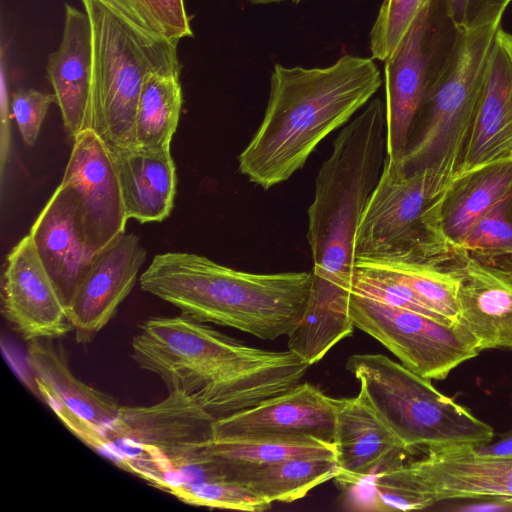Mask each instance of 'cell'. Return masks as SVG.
<instances>
[{
    "label": "cell",
    "mask_w": 512,
    "mask_h": 512,
    "mask_svg": "<svg viewBox=\"0 0 512 512\" xmlns=\"http://www.w3.org/2000/svg\"><path fill=\"white\" fill-rule=\"evenodd\" d=\"M131 348L140 368L169 392L194 393L215 419L288 391L311 366L290 350L251 347L182 314L148 319Z\"/></svg>",
    "instance_id": "1"
},
{
    "label": "cell",
    "mask_w": 512,
    "mask_h": 512,
    "mask_svg": "<svg viewBox=\"0 0 512 512\" xmlns=\"http://www.w3.org/2000/svg\"><path fill=\"white\" fill-rule=\"evenodd\" d=\"M382 84L373 58L344 55L326 68L275 64L263 120L238 156V170L267 190L302 168Z\"/></svg>",
    "instance_id": "2"
},
{
    "label": "cell",
    "mask_w": 512,
    "mask_h": 512,
    "mask_svg": "<svg viewBox=\"0 0 512 512\" xmlns=\"http://www.w3.org/2000/svg\"><path fill=\"white\" fill-rule=\"evenodd\" d=\"M139 281L182 315L274 340L288 336L302 318L313 274L250 273L197 254L166 252L153 258Z\"/></svg>",
    "instance_id": "3"
},
{
    "label": "cell",
    "mask_w": 512,
    "mask_h": 512,
    "mask_svg": "<svg viewBox=\"0 0 512 512\" xmlns=\"http://www.w3.org/2000/svg\"><path fill=\"white\" fill-rule=\"evenodd\" d=\"M386 153V108L380 98L347 124L322 163L308 208L312 287L351 292L354 239Z\"/></svg>",
    "instance_id": "4"
},
{
    "label": "cell",
    "mask_w": 512,
    "mask_h": 512,
    "mask_svg": "<svg viewBox=\"0 0 512 512\" xmlns=\"http://www.w3.org/2000/svg\"><path fill=\"white\" fill-rule=\"evenodd\" d=\"M92 29V126L111 148L135 147L134 120L146 77L179 72L178 42L144 30L101 0H81Z\"/></svg>",
    "instance_id": "5"
},
{
    "label": "cell",
    "mask_w": 512,
    "mask_h": 512,
    "mask_svg": "<svg viewBox=\"0 0 512 512\" xmlns=\"http://www.w3.org/2000/svg\"><path fill=\"white\" fill-rule=\"evenodd\" d=\"M502 18L462 31L446 70L420 107L398 166L427 172L446 188L463 159L487 58Z\"/></svg>",
    "instance_id": "6"
},
{
    "label": "cell",
    "mask_w": 512,
    "mask_h": 512,
    "mask_svg": "<svg viewBox=\"0 0 512 512\" xmlns=\"http://www.w3.org/2000/svg\"><path fill=\"white\" fill-rule=\"evenodd\" d=\"M346 369L407 451L474 445L491 440L493 428L441 394L431 380L383 354H354Z\"/></svg>",
    "instance_id": "7"
},
{
    "label": "cell",
    "mask_w": 512,
    "mask_h": 512,
    "mask_svg": "<svg viewBox=\"0 0 512 512\" xmlns=\"http://www.w3.org/2000/svg\"><path fill=\"white\" fill-rule=\"evenodd\" d=\"M445 189L429 173H405L385 157L357 228L355 262L425 263L455 258L458 251L446 240L440 222Z\"/></svg>",
    "instance_id": "8"
},
{
    "label": "cell",
    "mask_w": 512,
    "mask_h": 512,
    "mask_svg": "<svg viewBox=\"0 0 512 512\" xmlns=\"http://www.w3.org/2000/svg\"><path fill=\"white\" fill-rule=\"evenodd\" d=\"M215 420L194 393L185 391L169 392L149 406H121L104 432L103 454L162 490L173 471L204 451Z\"/></svg>",
    "instance_id": "9"
},
{
    "label": "cell",
    "mask_w": 512,
    "mask_h": 512,
    "mask_svg": "<svg viewBox=\"0 0 512 512\" xmlns=\"http://www.w3.org/2000/svg\"><path fill=\"white\" fill-rule=\"evenodd\" d=\"M462 29L446 0H430L385 61L386 153L399 163L417 113L449 65Z\"/></svg>",
    "instance_id": "10"
},
{
    "label": "cell",
    "mask_w": 512,
    "mask_h": 512,
    "mask_svg": "<svg viewBox=\"0 0 512 512\" xmlns=\"http://www.w3.org/2000/svg\"><path fill=\"white\" fill-rule=\"evenodd\" d=\"M354 326L379 341L405 367L429 380L445 379L480 351L473 335L451 323L351 293Z\"/></svg>",
    "instance_id": "11"
},
{
    "label": "cell",
    "mask_w": 512,
    "mask_h": 512,
    "mask_svg": "<svg viewBox=\"0 0 512 512\" xmlns=\"http://www.w3.org/2000/svg\"><path fill=\"white\" fill-rule=\"evenodd\" d=\"M373 477L432 504L475 498L512 502V458L480 456L470 445L430 449L421 459L391 464Z\"/></svg>",
    "instance_id": "12"
},
{
    "label": "cell",
    "mask_w": 512,
    "mask_h": 512,
    "mask_svg": "<svg viewBox=\"0 0 512 512\" xmlns=\"http://www.w3.org/2000/svg\"><path fill=\"white\" fill-rule=\"evenodd\" d=\"M26 361L35 385L62 423L84 444L105 448V430L117 418V401L77 378L60 343L42 338L30 341Z\"/></svg>",
    "instance_id": "13"
},
{
    "label": "cell",
    "mask_w": 512,
    "mask_h": 512,
    "mask_svg": "<svg viewBox=\"0 0 512 512\" xmlns=\"http://www.w3.org/2000/svg\"><path fill=\"white\" fill-rule=\"evenodd\" d=\"M73 140L61 183L76 194L86 241L96 254L125 232L128 217L111 148L93 129Z\"/></svg>",
    "instance_id": "14"
},
{
    "label": "cell",
    "mask_w": 512,
    "mask_h": 512,
    "mask_svg": "<svg viewBox=\"0 0 512 512\" xmlns=\"http://www.w3.org/2000/svg\"><path fill=\"white\" fill-rule=\"evenodd\" d=\"M145 260L138 236L126 232L94 255L66 309L77 343L92 342L111 320Z\"/></svg>",
    "instance_id": "15"
},
{
    "label": "cell",
    "mask_w": 512,
    "mask_h": 512,
    "mask_svg": "<svg viewBox=\"0 0 512 512\" xmlns=\"http://www.w3.org/2000/svg\"><path fill=\"white\" fill-rule=\"evenodd\" d=\"M338 399L310 383L297 384L260 404L213 424V439L310 437L334 445Z\"/></svg>",
    "instance_id": "16"
},
{
    "label": "cell",
    "mask_w": 512,
    "mask_h": 512,
    "mask_svg": "<svg viewBox=\"0 0 512 512\" xmlns=\"http://www.w3.org/2000/svg\"><path fill=\"white\" fill-rule=\"evenodd\" d=\"M2 313L27 341L55 339L73 330L29 234L7 256L2 278Z\"/></svg>",
    "instance_id": "17"
},
{
    "label": "cell",
    "mask_w": 512,
    "mask_h": 512,
    "mask_svg": "<svg viewBox=\"0 0 512 512\" xmlns=\"http://www.w3.org/2000/svg\"><path fill=\"white\" fill-rule=\"evenodd\" d=\"M459 252L458 322L479 351L512 350V256Z\"/></svg>",
    "instance_id": "18"
},
{
    "label": "cell",
    "mask_w": 512,
    "mask_h": 512,
    "mask_svg": "<svg viewBox=\"0 0 512 512\" xmlns=\"http://www.w3.org/2000/svg\"><path fill=\"white\" fill-rule=\"evenodd\" d=\"M509 157H512V34L500 28L487 58L474 123L456 175Z\"/></svg>",
    "instance_id": "19"
},
{
    "label": "cell",
    "mask_w": 512,
    "mask_h": 512,
    "mask_svg": "<svg viewBox=\"0 0 512 512\" xmlns=\"http://www.w3.org/2000/svg\"><path fill=\"white\" fill-rule=\"evenodd\" d=\"M29 235L67 309L95 255L87 244L77 197L71 187L60 183Z\"/></svg>",
    "instance_id": "20"
},
{
    "label": "cell",
    "mask_w": 512,
    "mask_h": 512,
    "mask_svg": "<svg viewBox=\"0 0 512 512\" xmlns=\"http://www.w3.org/2000/svg\"><path fill=\"white\" fill-rule=\"evenodd\" d=\"M334 445L342 485H358L371 478L390 459L407 451L360 390L338 399Z\"/></svg>",
    "instance_id": "21"
},
{
    "label": "cell",
    "mask_w": 512,
    "mask_h": 512,
    "mask_svg": "<svg viewBox=\"0 0 512 512\" xmlns=\"http://www.w3.org/2000/svg\"><path fill=\"white\" fill-rule=\"evenodd\" d=\"M47 74L64 127L74 138L92 126L93 48L91 23L86 12L65 5L63 36L51 53Z\"/></svg>",
    "instance_id": "22"
},
{
    "label": "cell",
    "mask_w": 512,
    "mask_h": 512,
    "mask_svg": "<svg viewBox=\"0 0 512 512\" xmlns=\"http://www.w3.org/2000/svg\"><path fill=\"white\" fill-rule=\"evenodd\" d=\"M128 219L161 222L173 208L176 169L170 149H111Z\"/></svg>",
    "instance_id": "23"
},
{
    "label": "cell",
    "mask_w": 512,
    "mask_h": 512,
    "mask_svg": "<svg viewBox=\"0 0 512 512\" xmlns=\"http://www.w3.org/2000/svg\"><path fill=\"white\" fill-rule=\"evenodd\" d=\"M512 190V157L457 174L445 189L440 209L442 232L458 249L472 225Z\"/></svg>",
    "instance_id": "24"
},
{
    "label": "cell",
    "mask_w": 512,
    "mask_h": 512,
    "mask_svg": "<svg viewBox=\"0 0 512 512\" xmlns=\"http://www.w3.org/2000/svg\"><path fill=\"white\" fill-rule=\"evenodd\" d=\"M219 465L227 479L244 484L271 504L303 498L339 472L333 457L296 458L263 465Z\"/></svg>",
    "instance_id": "25"
},
{
    "label": "cell",
    "mask_w": 512,
    "mask_h": 512,
    "mask_svg": "<svg viewBox=\"0 0 512 512\" xmlns=\"http://www.w3.org/2000/svg\"><path fill=\"white\" fill-rule=\"evenodd\" d=\"M179 75L156 72L146 77L134 120L135 147L170 149L182 106Z\"/></svg>",
    "instance_id": "26"
},
{
    "label": "cell",
    "mask_w": 512,
    "mask_h": 512,
    "mask_svg": "<svg viewBox=\"0 0 512 512\" xmlns=\"http://www.w3.org/2000/svg\"><path fill=\"white\" fill-rule=\"evenodd\" d=\"M205 450L226 466L263 465L296 458H336L335 445L310 437L212 439Z\"/></svg>",
    "instance_id": "27"
},
{
    "label": "cell",
    "mask_w": 512,
    "mask_h": 512,
    "mask_svg": "<svg viewBox=\"0 0 512 512\" xmlns=\"http://www.w3.org/2000/svg\"><path fill=\"white\" fill-rule=\"evenodd\" d=\"M366 263L411 288L450 321L458 322L459 252L455 258L446 262Z\"/></svg>",
    "instance_id": "28"
},
{
    "label": "cell",
    "mask_w": 512,
    "mask_h": 512,
    "mask_svg": "<svg viewBox=\"0 0 512 512\" xmlns=\"http://www.w3.org/2000/svg\"><path fill=\"white\" fill-rule=\"evenodd\" d=\"M457 251L478 257L512 256V190L472 225Z\"/></svg>",
    "instance_id": "29"
},
{
    "label": "cell",
    "mask_w": 512,
    "mask_h": 512,
    "mask_svg": "<svg viewBox=\"0 0 512 512\" xmlns=\"http://www.w3.org/2000/svg\"><path fill=\"white\" fill-rule=\"evenodd\" d=\"M169 494L193 506L249 512L264 511L271 507L270 502L244 484L226 478L175 487Z\"/></svg>",
    "instance_id": "30"
},
{
    "label": "cell",
    "mask_w": 512,
    "mask_h": 512,
    "mask_svg": "<svg viewBox=\"0 0 512 512\" xmlns=\"http://www.w3.org/2000/svg\"><path fill=\"white\" fill-rule=\"evenodd\" d=\"M430 0H384L370 33L372 58L386 61Z\"/></svg>",
    "instance_id": "31"
},
{
    "label": "cell",
    "mask_w": 512,
    "mask_h": 512,
    "mask_svg": "<svg viewBox=\"0 0 512 512\" xmlns=\"http://www.w3.org/2000/svg\"><path fill=\"white\" fill-rule=\"evenodd\" d=\"M54 102V94L43 93L33 88L19 89L13 93L12 115L26 146L32 147L36 143L43 120Z\"/></svg>",
    "instance_id": "32"
},
{
    "label": "cell",
    "mask_w": 512,
    "mask_h": 512,
    "mask_svg": "<svg viewBox=\"0 0 512 512\" xmlns=\"http://www.w3.org/2000/svg\"><path fill=\"white\" fill-rule=\"evenodd\" d=\"M153 30L172 40L193 36L184 0H136Z\"/></svg>",
    "instance_id": "33"
},
{
    "label": "cell",
    "mask_w": 512,
    "mask_h": 512,
    "mask_svg": "<svg viewBox=\"0 0 512 512\" xmlns=\"http://www.w3.org/2000/svg\"><path fill=\"white\" fill-rule=\"evenodd\" d=\"M372 509L376 511H408L433 505L426 498L401 487L382 482L372 476Z\"/></svg>",
    "instance_id": "34"
},
{
    "label": "cell",
    "mask_w": 512,
    "mask_h": 512,
    "mask_svg": "<svg viewBox=\"0 0 512 512\" xmlns=\"http://www.w3.org/2000/svg\"><path fill=\"white\" fill-rule=\"evenodd\" d=\"M512 0H468L464 29H470L502 18Z\"/></svg>",
    "instance_id": "35"
},
{
    "label": "cell",
    "mask_w": 512,
    "mask_h": 512,
    "mask_svg": "<svg viewBox=\"0 0 512 512\" xmlns=\"http://www.w3.org/2000/svg\"><path fill=\"white\" fill-rule=\"evenodd\" d=\"M473 452L480 456L512 458V429L487 442L470 445Z\"/></svg>",
    "instance_id": "36"
},
{
    "label": "cell",
    "mask_w": 512,
    "mask_h": 512,
    "mask_svg": "<svg viewBox=\"0 0 512 512\" xmlns=\"http://www.w3.org/2000/svg\"><path fill=\"white\" fill-rule=\"evenodd\" d=\"M134 25L155 32L136 0H101ZM156 33V32H155ZM158 34V33H157Z\"/></svg>",
    "instance_id": "37"
},
{
    "label": "cell",
    "mask_w": 512,
    "mask_h": 512,
    "mask_svg": "<svg viewBox=\"0 0 512 512\" xmlns=\"http://www.w3.org/2000/svg\"><path fill=\"white\" fill-rule=\"evenodd\" d=\"M467 1L468 0H446L454 22L462 30H464Z\"/></svg>",
    "instance_id": "38"
},
{
    "label": "cell",
    "mask_w": 512,
    "mask_h": 512,
    "mask_svg": "<svg viewBox=\"0 0 512 512\" xmlns=\"http://www.w3.org/2000/svg\"><path fill=\"white\" fill-rule=\"evenodd\" d=\"M250 1L252 3H256V4H265V3L280 2V1H285V0H250ZM290 1L300 2L302 0H290Z\"/></svg>",
    "instance_id": "39"
}]
</instances>
